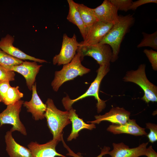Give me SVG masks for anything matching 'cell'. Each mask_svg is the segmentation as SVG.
I'll list each match as a JSON object with an SVG mask.
<instances>
[{"label": "cell", "mask_w": 157, "mask_h": 157, "mask_svg": "<svg viewBox=\"0 0 157 157\" xmlns=\"http://www.w3.org/2000/svg\"><path fill=\"white\" fill-rule=\"evenodd\" d=\"M24 101L20 100L14 104L8 105L6 108L0 113V126L5 124L11 125L12 132L17 131L24 135L27 133L24 125L21 121L19 114Z\"/></svg>", "instance_id": "obj_7"}, {"label": "cell", "mask_w": 157, "mask_h": 157, "mask_svg": "<svg viewBox=\"0 0 157 157\" xmlns=\"http://www.w3.org/2000/svg\"><path fill=\"white\" fill-rule=\"evenodd\" d=\"M146 65L140 64L136 70L126 72L123 78L126 82L134 83L143 90L144 95L141 99L148 104L150 102L157 101V87L147 78L145 73Z\"/></svg>", "instance_id": "obj_3"}, {"label": "cell", "mask_w": 157, "mask_h": 157, "mask_svg": "<svg viewBox=\"0 0 157 157\" xmlns=\"http://www.w3.org/2000/svg\"><path fill=\"white\" fill-rule=\"evenodd\" d=\"M148 142L143 143L138 147L130 148L123 142L113 144V149L108 153L111 157H139L145 156Z\"/></svg>", "instance_id": "obj_13"}, {"label": "cell", "mask_w": 157, "mask_h": 157, "mask_svg": "<svg viewBox=\"0 0 157 157\" xmlns=\"http://www.w3.org/2000/svg\"><path fill=\"white\" fill-rule=\"evenodd\" d=\"M146 128L150 131L147 135L149 141L153 143L157 140V125L154 123H146Z\"/></svg>", "instance_id": "obj_29"}, {"label": "cell", "mask_w": 157, "mask_h": 157, "mask_svg": "<svg viewBox=\"0 0 157 157\" xmlns=\"http://www.w3.org/2000/svg\"><path fill=\"white\" fill-rule=\"evenodd\" d=\"M92 10L98 21L114 24L118 21V10L109 0H104L101 5L92 8Z\"/></svg>", "instance_id": "obj_10"}, {"label": "cell", "mask_w": 157, "mask_h": 157, "mask_svg": "<svg viewBox=\"0 0 157 157\" xmlns=\"http://www.w3.org/2000/svg\"><path fill=\"white\" fill-rule=\"evenodd\" d=\"M145 156L147 157H157V153L153 149L151 146L147 148Z\"/></svg>", "instance_id": "obj_32"}, {"label": "cell", "mask_w": 157, "mask_h": 157, "mask_svg": "<svg viewBox=\"0 0 157 157\" xmlns=\"http://www.w3.org/2000/svg\"><path fill=\"white\" fill-rule=\"evenodd\" d=\"M69 118L72 124V129L70 134L67 138L68 141L76 139L78 136V133L81 130L87 129L92 130L95 128V124H87L82 119L79 118L76 113V110L72 107L69 110Z\"/></svg>", "instance_id": "obj_19"}, {"label": "cell", "mask_w": 157, "mask_h": 157, "mask_svg": "<svg viewBox=\"0 0 157 157\" xmlns=\"http://www.w3.org/2000/svg\"><path fill=\"white\" fill-rule=\"evenodd\" d=\"M150 3H157V0H139L135 1H133L129 10H135L139 6L146 4Z\"/></svg>", "instance_id": "obj_31"}, {"label": "cell", "mask_w": 157, "mask_h": 157, "mask_svg": "<svg viewBox=\"0 0 157 157\" xmlns=\"http://www.w3.org/2000/svg\"><path fill=\"white\" fill-rule=\"evenodd\" d=\"M67 1L69 5V11L67 19L77 26L84 39L86 35V28L76 6V2L72 0H67Z\"/></svg>", "instance_id": "obj_20"}, {"label": "cell", "mask_w": 157, "mask_h": 157, "mask_svg": "<svg viewBox=\"0 0 157 157\" xmlns=\"http://www.w3.org/2000/svg\"><path fill=\"white\" fill-rule=\"evenodd\" d=\"M118 21L114 24L108 33L99 42L111 47L113 55L111 62H115L118 58L121 44L126 34L134 24L135 19L132 15H119Z\"/></svg>", "instance_id": "obj_1"}, {"label": "cell", "mask_w": 157, "mask_h": 157, "mask_svg": "<svg viewBox=\"0 0 157 157\" xmlns=\"http://www.w3.org/2000/svg\"><path fill=\"white\" fill-rule=\"evenodd\" d=\"M32 90V94L31 100L24 102L23 105L27 109V111L31 113L35 120L42 119L45 117L44 114L47 108L46 105L43 103L37 94L36 83L33 85Z\"/></svg>", "instance_id": "obj_16"}, {"label": "cell", "mask_w": 157, "mask_h": 157, "mask_svg": "<svg viewBox=\"0 0 157 157\" xmlns=\"http://www.w3.org/2000/svg\"><path fill=\"white\" fill-rule=\"evenodd\" d=\"M145 129L138 125L135 120L130 119L123 124H113L109 125L107 130L115 135L126 133L137 136L147 135Z\"/></svg>", "instance_id": "obj_17"}, {"label": "cell", "mask_w": 157, "mask_h": 157, "mask_svg": "<svg viewBox=\"0 0 157 157\" xmlns=\"http://www.w3.org/2000/svg\"><path fill=\"white\" fill-rule=\"evenodd\" d=\"M10 86L9 81L0 83V102L3 103Z\"/></svg>", "instance_id": "obj_30"}, {"label": "cell", "mask_w": 157, "mask_h": 157, "mask_svg": "<svg viewBox=\"0 0 157 157\" xmlns=\"http://www.w3.org/2000/svg\"><path fill=\"white\" fill-rule=\"evenodd\" d=\"M75 4L86 28L98 21L94 15L92 8H89L83 4L76 3Z\"/></svg>", "instance_id": "obj_21"}, {"label": "cell", "mask_w": 157, "mask_h": 157, "mask_svg": "<svg viewBox=\"0 0 157 157\" xmlns=\"http://www.w3.org/2000/svg\"><path fill=\"white\" fill-rule=\"evenodd\" d=\"M42 65H38L36 62H23L21 64L13 66L8 70L17 72L22 74L25 78L28 89L31 90L35 80L36 76Z\"/></svg>", "instance_id": "obj_11"}, {"label": "cell", "mask_w": 157, "mask_h": 157, "mask_svg": "<svg viewBox=\"0 0 157 157\" xmlns=\"http://www.w3.org/2000/svg\"><path fill=\"white\" fill-rule=\"evenodd\" d=\"M79 54L77 53L71 61L63 65L60 70L55 72L54 77L51 83L53 90L57 92L65 82L72 80L78 76L89 73L90 69L82 65Z\"/></svg>", "instance_id": "obj_4"}, {"label": "cell", "mask_w": 157, "mask_h": 157, "mask_svg": "<svg viewBox=\"0 0 157 157\" xmlns=\"http://www.w3.org/2000/svg\"><path fill=\"white\" fill-rule=\"evenodd\" d=\"M15 75L14 72L8 70L0 65V83L14 81Z\"/></svg>", "instance_id": "obj_26"}, {"label": "cell", "mask_w": 157, "mask_h": 157, "mask_svg": "<svg viewBox=\"0 0 157 157\" xmlns=\"http://www.w3.org/2000/svg\"><path fill=\"white\" fill-rule=\"evenodd\" d=\"M144 53L147 57L153 69L157 70V52L152 49H145Z\"/></svg>", "instance_id": "obj_27"}, {"label": "cell", "mask_w": 157, "mask_h": 157, "mask_svg": "<svg viewBox=\"0 0 157 157\" xmlns=\"http://www.w3.org/2000/svg\"><path fill=\"white\" fill-rule=\"evenodd\" d=\"M110 70L109 66L106 65H99V68L97 70L96 77L84 94L73 99H71L67 95L63 99L62 102L65 109L68 111L72 107V105L75 102L88 97L93 96L97 101L96 107L97 112H101L105 108L106 104L105 101L100 98L99 91L102 79Z\"/></svg>", "instance_id": "obj_5"}, {"label": "cell", "mask_w": 157, "mask_h": 157, "mask_svg": "<svg viewBox=\"0 0 157 157\" xmlns=\"http://www.w3.org/2000/svg\"><path fill=\"white\" fill-rule=\"evenodd\" d=\"M130 113L123 107H113L110 110L104 114L96 115L95 120L88 122L95 124L103 121L110 122L113 124H122L125 123L130 119Z\"/></svg>", "instance_id": "obj_12"}, {"label": "cell", "mask_w": 157, "mask_h": 157, "mask_svg": "<svg viewBox=\"0 0 157 157\" xmlns=\"http://www.w3.org/2000/svg\"><path fill=\"white\" fill-rule=\"evenodd\" d=\"M114 24L97 21L86 28L83 41L79 43L80 46L89 45L99 43Z\"/></svg>", "instance_id": "obj_9"}, {"label": "cell", "mask_w": 157, "mask_h": 157, "mask_svg": "<svg viewBox=\"0 0 157 157\" xmlns=\"http://www.w3.org/2000/svg\"><path fill=\"white\" fill-rule=\"evenodd\" d=\"M81 61L86 56H90L100 65L110 66L112 57V49L110 45L99 43L91 45L79 46L76 51Z\"/></svg>", "instance_id": "obj_6"}, {"label": "cell", "mask_w": 157, "mask_h": 157, "mask_svg": "<svg viewBox=\"0 0 157 157\" xmlns=\"http://www.w3.org/2000/svg\"><path fill=\"white\" fill-rule=\"evenodd\" d=\"M61 140L62 141L64 147L66 148L68 151V152L66 154L67 155L73 157H82L79 153L76 154L71 150L66 144L63 138ZM110 150V147L104 146L103 149H101L100 154L97 157H103L104 156L108 154Z\"/></svg>", "instance_id": "obj_28"}, {"label": "cell", "mask_w": 157, "mask_h": 157, "mask_svg": "<svg viewBox=\"0 0 157 157\" xmlns=\"http://www.w3.org/2000/svg\"><path fill=\"white\" fill-rule=\"evenodd\" d=\"M14 41L13 37L7 35L0 40V49L9 55L21 60H29L40 63L47 62L44 60L36 58L27 54L14 47L13 45Z\"/></svg>", "instance_id": "obj_14"}, {"label": "cell", "mask_w": 157, "mask_h": 157, "mask_svg": "<svg viewBox=\"0 0 157 157\" xmlns=\"http://www.w3.org/2000/svg\"><path fill=\"white\" fill-rule=\"evenodd\" d=\"M111 3L118 10L127 12L133 2L132 0H110Z\"/></svg>", "instance_id": "obj_25"}, {"label": "cell", "mask_w": 157, "mask_h": 157, "mask_svg": "<svg viewBox=\"0 0 157 157\" xmlns=\"http://www.w3.org/2000/svg\"><path fill=\"white\" fill-rule=\"evenodd\" d=\"M22 60L14 57L7 53L0 48V65L8 70L13 66L21 64Z\"/></svg>", "instance_id": "obj_23"}, {"label": "cell", "mask_w": 157, "mask_h": 157, "mask_svg": "<svg viewBox=\"0 0 157 157\" xmlns=\"http://www.w3.org/2000/svg\"><path fill=\"white\" fill-rule=\"evenodd\" d=\"M12 132L8 131L5 136L6 150L10 157H33L30 150L17 143L12 136Z\"/></svg>", "instance_id": "obj_18"}, {"label": "cell", "mask_w": 157, "mask_h": 157, "mask_svg": "<svg viewBox=\"0 0 157 157\" xmlns=\"http://www.w3.org/2000/svg\"><path fill=\"white\" fill-rule=\"evenodd\" d=\"M45 104L47 108L44 115L47 126L53 135V140L59 142L63 138V129L71 122L69 118V111L58 109L50 98L47 99Z\"/></svg>", "instance_id": "obj_2"}, {"label": "cell", "mask_w": 157, "mask_h": 157, "mask_svg": "<svg viewBox=\"0 0 157 157\" xmlns=\"http://www.w3.org/2000/svg\"><path fill=\"white\" fill-rule=\"evenodd\" d=\"M143 38L137 45L138 48L149 47L155 50H157V31L151 34L142 32Z\"/></svg>", "instance_id": "obj_24"}, {"label": "cell", "mask_w": 157, "mask_h": 157, "mask_svg": "<svg viewBox=\"0 0 157 157\" xmlns=\"http://www.w3.org/2000/svg\"><path fill=\"white\" fill-rule=\"evenodd\" d=\"M59 142L53 139L47 143L39 144L31 142L28 145L33 157H67L58 153L56 147Z\"/></svg>", "instance_id": "obj_15"}, {"label": "cell", "mask_w": 157, "mask_h": 157, "mask_svg": "<svg viewBox=\"0 0 157 157\" xmlns=\"http://www.w3.org/2000/svg\"><path fill=\"white\" fill-rule=\"evenodd\" d=\"M80 45L75 34L72 38L69 37L66 33L64 34L60 51L58 54L53 57V64L60 65L70 63L76 54Z\"/></svg>", "instance_id": "obj_8"}, {"label": "cell", "mask_w": 157, "mask_h": 157, "mask_svg": "<svg viewBox=\"0 0 157 157\" xmlns=\"http://www.w3.org/2000/svg\"><path fill=\"white\" fill-rule=\"evenodd\" d=\"M19 87L10 86L3 103L7 106L13 104L20 100L23 97V94L19 89Z\"/></svg>", "instance_id": "obj_22"}]
</instances>
